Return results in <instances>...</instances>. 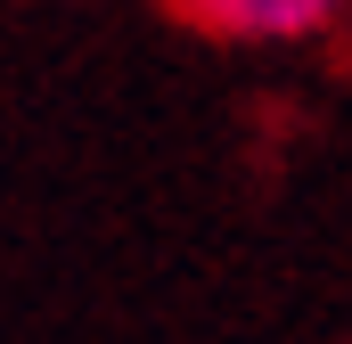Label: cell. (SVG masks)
<instances>
[{"label": "cell", "mask_w": 352, "mask_h": 344, "mask_svg": "<svg viewBox=\"0 0 352 344\" xmlns=\"http://www.w3.org/2000/svg\"><path fill=\"white\" fill-rule=\"evenodd\" d=\"M164 8L213 41H238V50H303L352 17V0H164Z\"/></svg>", "instance_id": "obj_1"}]
</instances>
